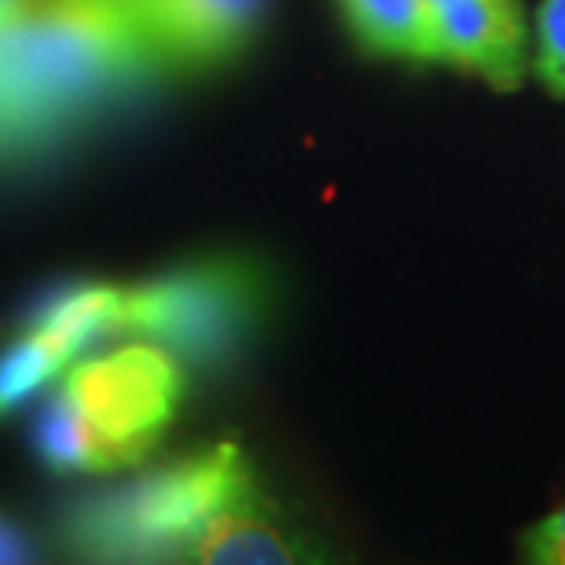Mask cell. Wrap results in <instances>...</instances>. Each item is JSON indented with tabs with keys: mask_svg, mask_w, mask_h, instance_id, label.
<instances>
[{
	"mask_svg": "<svg viewBox=\"0 0 565 565\" xmlns=\"http://www.w3.org/2000/svg\"><path fill=\"white\" fill-rule=\"evenodd\" d=\"M434 60L514 88L525 74V22L514 0H448L434 11Z\"/></svg>",
	"mask_w": 565,
	"mask_h": 565,
	"instance_id": "7",
	"label": "cell"
},
{
	"mask_svg": "<svg viewBox=\"0 0 565 565\" xmlns=\"http://www.w3.org/2000/svg\"><path fill=\"white\" fill-rule=\"evenodd\" d=\"M342 11L371 52L434 60V11L426 0H342Z\"/></svg>",
	"mask_w": 565,
	"mask_h": 565,
	"instance_id": "9",
	"label": "cell"
},
{
	"mask_svg": "<svg viewBox=\"0 0 565 565\" xmlns=\"http://www.w3.org/2000/svg\"><path fill=\"white\" fill-rule=\"evenodd\" d=\"M250 489L239 445L224 440L85 503L66 525V540L93 562L188 558L210 518Z\"/></svg>",
	"mask_w": 565,
	"mask_h": 565,
	"instance_id": "3",
	"label": "cell"
},
{
	"mask_svg": "<svg viewBox=\"0 0 565 565\" xmlns=\"http://www.w3.org/2000/svg\"><path fill=\"white\" fill-rule=\"evenodd\" d=\"M30 558H38V551H33L26 533L0 514V562H30Z\"/></svg>",
	"mask_w": 565,
	"mask_h": 565,
	"instance_id": "12",
	"label": "cell"
},
{
	"mask_svg": "<svg viewBox=\"0 0 565 565\" xmlns=\"http://www.w3.org/2000/svg\"><path fill=\"white\" fill-rule=\"evenodd\" d=\"M426 4H429V11H437V8H445L448 0H426Z\"/></svg>",
	"mask_w": 565,
	"mask_h": 565,
	"instance_id": "14",
	"label": "cell"
},
{
	"mask_svg": "<svg viewBox=\"0 0 565 565\" xmlns=\"http://www.w3.org/2000/svg\"><path fill=\"white\" fill-rule=\"evenodd\" d=\"M154 60L115 0H38L0 19V162L71 137L140 85Z\"/></svg>",
	"mask_w": 565,
	"mask_h": 565,
	"instance_id": "1",
	"label": "cell"
},
{
	"mask_svg": "<svg viewBox=\"0 0 565 565\" xmlns=\"http://www.w3.org/2000/svg\"><path fill=\"white\" fill-rule=\"evenodd\" d=\"M126 8L158 60L213 63L243 49L265 0H129Z\"/></svg>",
	"mask_w": 565,
	"mask_h": 565,
	"instance_id": "6",
	"label": "cell"
},
{
	"mask_svg": "<svg viewBox=\"0 0 565 565\" xmlns=\"http://www.w3.org/2000/svg\"><path fill=\"white\" fill-rule=\"evenodd\" d=\"M180 364L158 342H129L66 367L38 419V451L60 473H115L147 459L177 415Z\"/></svg>",
	"mask_w": 565,
	"mask_h": 565,
	"instance_id": "2",
	"label": "cell"
},
{
	"mask_svg": "<svg viewBox=\"0 0 565 565\" xmlns=\"http://www.w3.org/2000/svg\"><path fill=\"white\" fill-rule=\"evenodd\" d=\"M115 4H129V0H115Z\"/></svg>",
	"mask_w": 565,
	"mask_h": 565,
	"instance_id": "15",
	"label": "cell"
},
{
	"mask_svg": "<svg viewBox=\"0 0 565 565\" xmlns=\"http://www.w3.org/2000/svg\"><path fill=\"white\" fill-rule=\"evenodd\" d=\"M126 287L88 282L71 287L33 316L15 342L0 353V415L15 412L22 401L63 375L99 338L121 334Z\"/></svg>",
	"mask_w": 565,
	"mask_h": 565,
	"instance_id": "5",
	"label": "cell"
},
{
	"mask_svg": "<svg viewBox=\"0 0 565 565\" xmlns=\"http://www.w3.org/2000/svg\"><path fill=\"white\" fill-rule=\"evenodd\" d=\"M188 558L206 565H282L298 558V551L250 489L210 518Z\"/></svg>",
	"mask_w": 565,
	"mask_h": 565,
	"instance_id": "8",
	"label": "cell"
},
{
	"mask_svg": "<svg viewBox=\"0 0 565 565\" xmlns=\"http://www.w3.org/2000/svg\"><path fill=\"white\" fill-rule=\"evenodd\" d=\"M257 282L239 265H202L126 290L121 334L166 345L177 356L210 360L232 349L254 320Z\"/></svg>",
	"mask_w": 565,
	"mask_h": 565,
	"instance_id": "4",
	"label": "cell"
},
{
	"mask_svg": "<svg viewBox=\"0 0 565 565\" xmlns=\"http://www.w3.org/2000/svg\"><path fill=\"white\" fill-rule=\"evenodd\" d=\"M529 558L540 565H565V507L555 514H547L533 533L525 536Z\"/></svg>",
	"mask_w": 565,
	"mask_h": 565,
	"instance_id": "11",
	"label": "cell"
},
{
	"mask_svg": "<svg viewBox=\"0 0 565 565\" xmlns=\"http://www.w3.org/2000/svg\"><path fill=\"white\" fill-rule=\"evenodd\" d=\"M536 71L565 99V0H544L536 11Z\"/></svg>",
	"mask_w": 565,
	"mask_h": 565,
	"instance_id": "10",
	"label": "cell"
},
{
	"mask_svg": "<svg viewBox=\"0 0 565 565\" xmlns=\"http://www.w3.org/2000/svg\"><path fill=\"white\" fill-rule=\"evenodd\" d=\"M30 4H38V0H0V19L15 15V11H22V8H30Z\"/></svg>",
	"mask_w": 565,
	"mask_h": 565,
	"instance_id": "13",
	"label": "cell"
}]
</instances>
